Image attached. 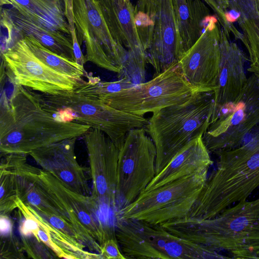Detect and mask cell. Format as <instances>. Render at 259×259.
Returning <instances> with one entry per match:
<instances>
[{
  "mask_svg": "<svg viewBox=\"0 0 259 259\" xmlns=\"http://www.w3.org/2000/svg\"><path fill=\"white\" fill-rule=\"evenodd\" d=\"M2 92L0 109L1 156L29 154L51 144L78 138L89 125L58 119L42 106L37 93L13 84L11 95Z\"/></svg>",
  "mask_w": 259,
  "mask_h": 259,
  "instance_id": "1",
  "label": "cell"
},
{
  "mask_svg": "<svg viewBox=\"0 0 259 259\" xmlns=\"http://www.w3.org/2000/svg\"><path fill=\"white\" fill-rule=\"evenodd\" d=\"M182 238L230 258H259V198L238 202L211 219L183 217L159 224Z\"/></svg>",
  "mask_w": 259,
  "mask_h": 259,
  "instance_id": "2",
  "label": "cell"
},
{
  "mask_svg": "<svg viewBox=\"0 0 259 259\" xmlns=\"http://www.w3.org/2000/svg\"><path fill=\"white\" fill-rule=\"evenodd\" d=\"M214 153L218 156L217 168L186 217L212 218L231 205L246 200L259 187V127L239 147Z\"/></svg>",
  "mask_w": 259,
  "mask_h": 259,
  "instance_id": "3",
  "label": "cell"
},
{
  "mask_svg": "<svg viewBox=\"0 0 259 259\" xmlns=\"http://www.w3.org/2000/svg\"><path fill=\"white\" fill-rule=\"evenodd\" d=\"M214 91L195 92L186 101L153 113L145 128L156 149V175L209 125Z\"/></svg>",
  "mask_w": 259,
  "mask_h": 259,
  "instance_id": "4",
  "label": "cell"
},
{
  "mask_svg": "<svg viewBox=\"0 0 259 259\" xmlns=\"http://www.w3.org/2000/svg\"><path fill=\"white\" fill-rule=\"evenodd\" d=\"M37 95L42 107L58 119L77 122L100 130L119 150L131 130L145 127L148 122L144 116L115 109L74 90Z\"/></svg>",
  "mask_w": 259,
  "mask_h": 259,
  "instance_id": "5",
  "label": "cell"
},
{
  "mask_svg": "<svg viewBox=\"0 0 259 259\" xmlns=\"http://www.w3.org/2000/svg\"><path fill=\"white\" fill-rule=\"evenodd\" d=\"M117 241L126 258H227L220 253L174 235L160 225L115 220Z\"/></svg>",
  "mask_w": 259,
  "mask_h": 259,
  "instance_id": "6",
  "label": "cell"
},
{
  "mask_svg": "<svg viewBox=\"0 0 259 259\" xmlns=\"http://www.w3.org/2000/svg\"><path fill=\"white\" fill-rule=\"evenodd\" d=\"M208 170L204 169L144 191L133 202L119 210L116 219L159 225L186 217L205 184Z\"/></svg>",
  "mask_w": 259,
  "mask_h": 259,
  "instance_id": "7",
  "label": "cell"
},
{
  "mask_svg": "<svg viewBox=\"0 0 259 259\" xmlns=\"http://www.w3.org/2000/svg\"><path fill=\"white\" fill-rule=\"evenodd\" d=\"M29 171L45 197L60 217L71 224L90 251L100 254L103 243L97 205L90 195L80 194L50 173L29 165Z\"/></svg>",
  "mask_w": 259,
  "mask_h": 259,
  "instance_id": "8",
  "label": "cell"
},
{
  "mask_svg": "<svg viewBox=\"0 0 259 259\" xmlns=\"http://www.w3.org/2000/svg\"><path fill=\"white\" fill-rule=\"evenodd\" d=\"M196 92L184 76L179 63L153 77L98 99L115 109L138 116L154 113L187 100Z\"/></svg>",
  "mask_w": 259,
  "mask_h": 259,
  "instance_id": "9",
  "label": "cell"
},
{
  "mask_svg": "<svg viewBox=\"0 0 259 259\" xmlns=\"http://www.w3.org/2000/svg\"><path fill=\"white\" fill-rule=\"evenodd\" d=\"M259 127V79L253 74L240 95L224 107L218 119L202 136L209 152L235 149L243 144L246 136Z\"/></svg>",
  "mask_w": 259,
  "mask_h": 259,
  "instance_id": "10",
  "label": "cell"
},
{
  "mask_svg": "<svg viewBox=\"0 0 259 259\" xmlns=\"http://www.w3.org/2000/svg\"><path fill=\"white\" fill-rule=\"evenodd\" d=\"M156 156L155 145L144 127L129 132L118 158V211L133 202L155 177Z\"/></svg>",
  "mask_w": 259,
  "mask_h": 259,
  "instance_id": "11",
  "label": "cell"
},
{
  "mask_svg": "<svg viewBox=\"0 0 259 259\" xmlns=\"http://www.w3.org/2000/svg\"><path fill=\"white\" fill-rule=\"evenodd\" d=\"M73 9L78 40L80 46L85 44L87 61L120 74L127 51L113 38L99 0H73Z\"/></svg>",
  "mask_w": 259,
  "mask_h": 259,
  "instance_id": "12",
  "label": "cell"
},
{
  "mask_svg": "<svg viewBox=\"0 0 259 259\" xmlns=\"http://www.w3.org/2000/svg\"><path fill=\"white\" fill-rule=\"evenodd\" d=\"M6 75L13 84L41 93L55 94L74 90L84 80L60 73L41 61L29 49L23 38L1 52Z\"/></svg>",
  "mask_w": 259,
  "mask_h": 259,
  "instance_id": "13",
  "label": "cell"
},
{
  "mask_svg": "<svg viewBox=\"0 0 259 259\" xmlns=\"http://www.w3.org/2000/svg\"><path fill=\"white\" fill-rule=\"evenodd\" d=\"M92 181L91 196L100 212L118 211L117 163L119 149L102 131L91 127L84 135Z\"/></svg>",
  "mask_w": 259,
  "mask_h": 259,
  "instance_id": "14",
  "label": "cell"
},
{
  "mask_svg": "<svg viewBox=\"0 0 259 259\" xmlns=\"http://www.w3.org/2000/svg\"><path fill=\"white\" fill-rule=\"evenodd\" d=\"M110 31L115 40L127 51L122 72L132 82H144L146 51L141 42L135 23V7L130 1L99 0Z\"/></svg>",
  "mask_w": 259,
  "mask_h": 259,
  "instance_id": "15",
  "label": "cell"
},
{
  "mask_svg": "<svg viewBox=\"0 0 259 259\" xmlns=\"http://www.w3.org/2000/svg\"><path fill=\"white\" fill-rule=\"evenodd\" d=\"M221 28L212 16L203 33L187 51L179 64L196 92L214 91L218 85L221 61Z\"/></svg>",
  "mask_w": 259,
  "mask_h": 259,
  "instance_id": "16",
  "label": "cell"
},
{
  "mask_svg": "<svg viewBox=\"0 0 259 259\" xmlns=\"http://www.w3.org/2000/svg\"><path fill=\"white\" fill-rule=\"evenodd\" d=\"M147 63L154 70L153 76L179 63L185 54L171 0H157L154 25Z\"/></svg>",
  "mask_w": 259,
  "mask_h": 259,
  "instance_id": "17",
  "label": "cell"
},
{
  "mask_svg": "<svg viewBox=\"0 0 259 259\" xmlns=\"http://www.w3.org/2000/svg\"><path fill=\"white\" fill-rule=\"evenodd\" d=\"M220 45V71L217 87L214 91L209 125L218 119L224 107L240 95L247 80L244 65L248 59L236 44L230 40L223 29H221Z\"/></svg>",
  "mask_w": 259,
  "mask_h": 259,
  "instance_id": "18",
  "label": "cell"
},
{
  "mask_svg": "<svg viewBox=\"0 0 259 259\" xmlns=\"http://www.w3.org/2000/svg\"><path fill=\"white\" fill-rule=\"evenodd\" d=\"M77 138L64 140L31 152L29 155L42 169L58 178L74 191L90 196L87 168L78 162L75 153Z\"/></svg>",
  "mask_w": 259,
  "mask_h": 259,
  "instance_id": "19",
  "label": "cell"
},
{
  "mask_svg": "<svg viewBox=\"0 0 259 259\" xmlns=\"http://www.w3.org/2000/svg\"><path fill=\"white\" fill-rule=\"evenodd\" d=\"M202 136H199L181 149L162 170L155 176L144 191L208 169L213 161L204 143Z\"/></svg>",
  "mask_w": 259,
  "mask_h": 259,
  "instance_id": "20",
  "label": "cell"
},
{
  "mask_svg": "<svg viewBox=\"0 0 259 259\" xmlns=\"http://www.w3.org/2000/svg\"><path fill=\"white\" fill-rule=\"evenodd\" d=\"M26 18L49 28L70 33L63 0H0Z\"/></svg>",
  "mask_w": 259,
  "mask_h": 259,
  "instance_id": "21",
  "label": "cell"
},
{
  "mask_svg": "<svg viewBox=\"0 0 259 259\" xmlns=\"http://www.w3.org/2000/svg\"><path fill=\"white\" fill-rule=\"evenodd\" d=\"M6 9L22 38L31 37L54 53L76 62L70 36L35 23L12 8Z\"/></svg>",
  "mask_w": 259,
  "mask_h": 259,
  "instance_id": "22",
  "label": "cell"
},
{
  "mask_svg": "<svg viewBox=\"0 0 259 259\" xmlns=\"http://www.w3.org/2000/svg\"><path fill=\"white\" fill-rule=\"evenodd\" d=\"M23 39L31 51L45 64L55 71L79 79L89 75L84 67L54 53L34 38L26 36Z\"/></svg>",
  "mask_w": 259,
  "mask_h": 259,
  "instance_id": "23",
  "label": "cell"
},
{
  "mask_svg": "<svg viewBox=\"0 0 259 259\" xmlns=\"http://www.w3.org/2000/svg\"><path fill=\"white\" fill-rule=\"evenodd\" d=\"M0 176V215H9L17 208L20 198L16 174L13 168L2 159Z\"/></svg>",
  "mask_w": 259,
  "mask_h": 259,
  "instance_id": "24",
  "label": "cell"
},
{
  "mask_svg": "<svg viewBox=\"0 0 259 259\" xmlns=\"http://www.w3.org/2000/svg\"><path fill=\"white\" fill-rule=\"evenodd\" d=\"M237 21L243 31L241 41L249 54L250 65L247 70L259 79V20L243 19Z\"/></svg>",
  "mask_w": 259,
  "mask_h": 259,
  "instance_id": "25",
  "label": "cell"
},
{
  "mask_svg": "<svg viewBox=\"0 0 259 259\" xmlns=\"http://www.w3.org/2000/svg\"><path fill=\"white\" fill-rule=\"evenodd\" d=\"M185 53L193 46L192 20L189 0H171Z\"/></svg>",
  "mask_w": 259,
  "mask_h": 259,
  "instance_id": "26",
  "label": "cell"
},
{
  "mask_svg": "<svg viewBox=\"0 0 259 259\" xmlns=\"http://www.w3.org/2000/svg\"><path fill=\"white\" fill-rule=\"evenodd\" d=\"M229 13L232 22L243 19L259 20L258 0H229Z\"/></svg>",
  "mask_w": 259,
  "mask_h": 259,
  "instance_id": "27",
  "label": "cell"
},
{
  "mask_svg": "<svg viewBox=\"0 0 259 259\" xmlns=\"http://www.w3.org/2000/svg\"><path fill=\"white\" fill-rule=\"evenodd\" d=\"M214 11L218 21L227 35L232 34L236 38L241 40L242 34L230 21L229 0H202Z\"/></svg>",
  "mask_w": 259,
  "mask_h": 259,
  "instance_id": "28",
  "label": "cell"
},
{
  "mask_svg": "<svg viewBox=\"0 0 259 259\" xmlns=\"http://www.w3.org/2000/svg\"><path fill=\"white\" fill-rule=\"evenodd\" d=\"M24 251L33 258H55L58 256L33 234L21 235Z\"/></svg>",
  "mask_w": 259,
  "mask_h": 259,
  "instance_id": "29",
  "label": "cell"
},
{
  "mask_svg": "<svg viewBox=\"0 0 259 259\" xmlns=\"http://www.w3.org/2000/svg\"><path fill=\"white\" fill-rule=\"evenodd\" d=\"M64 12L68 24L71 38L72 42L73 52L75 61L79 65L83 66L87 62L85 56L83 55L76 34L74 23L73 0H63Z\"/></svg>",
  "mask_w": 259,
  "mask_h": 259,
  "instance_id": "30",
  "label": "cell"
},
{
  "mask_svg": "<svg viewBox=\"0 0 259 259\" xmlns=\"http://www.w3.org/2000/svg\"><path fill=\"white\" fill-rule=\"evenodd\" d=\"M135 19L141 42L147 52L150 45L154 22L148 15L137 10L136 8Z\"/></svg>",
  "mask_w": 259,
  "mask_h": 259,
  "instance_id": "31",
  "label": "cell"
},
{
  "mask_svg": "<svg viewBox=\"0 0 259 259\" xmlns=\"http://www.w3.org/2000/svg\"><path fill=\"white\" fill-rule=\"evenodd\" d=\"M1 258H23L22 244L18 242L13 232L1 235Z\"/></svg>",
  "mask_w": 259,
  "mask_h": 259,
  "instance_id": "32",
  "label": "cell"
},
{
  "mask_svg": "<svg viewBox=\"0 0 259 259\" xmlns=\"http://www.w3.org/2000/svg\"><path fill=\"white\" fill-rule=\"evenodd\" d=\"M100 254L102 258L126 259L115 239H109L101 245Z\"/></svg>",
  "mask_w": 259,
  "mask_h": 259,
  "instance_id": "33",
  "label": "cell"
},
{
  "mask_svg": "<svg viewBox=\"0 0 259 259\" xmlns=\"http://www.w3.org/2000/svg\"><path fill=\"white\" fill-rule=\"evenodd\" d=\"M156 2L157 0H138L135 8L137 10L148 15L154 22Z\"/></svg>",
  "mask_w": 259,
  "mask_h": 259,
  "instance_id": "34",
  "label": "cell"
},
{
  "mask_svg": "<svg viewBox=\"0 0 259 259\" xmlns=\"http://www.w3.org/2000/svg\"><path fill=\"white\" fill-rule=\"evenodd\" d=\"M0 232L1 235L6 234L13 232V223L9 215H1Z\"/></svg>",
  "mask_w": 259,
  "mask_h": 259,
  "instance_id": "35",
  "label": "cell"
},
{
  "mask_svg": "<svg viewBox=\"0 0 259 259\" xmlns=\"http://www.w3.org/2000/svg\"><path fill=\"white\" fill-rule=\"evenodd\" d=\"M126 1H130V0H126Z\"/></svg>",
  "mask_w": 259,
  "mask_h": 259,
  "instance_id": "36",
  "label": "cell"
},
{
  "mask_svg": "<svg viewBox=\"0 0 259 259\" xmlns=\"http://www.w3.org/2000/svg\"><path fill=\"white\" fill-rule=\"evenodd\" d=\"M258 2H259V0H258Z\"/></svg>",
  "mask_w": 259,
  "mask_h": 259,
  "instance_id": "37",
  "label": "cell"
}]
</instances>
